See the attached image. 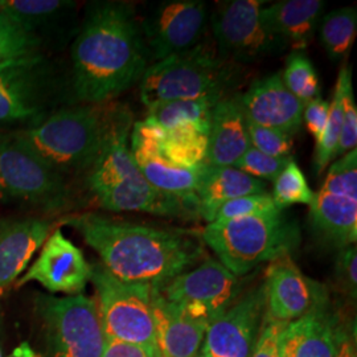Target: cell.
Here are the masks:
<instances>
[{
	"instance_id": "6da1fadb",
	"label": "cell",
	"mask_w": 357,
	"mask_h": 357,
	"mask_svg": "<svg viewBox=\"0 0 357 357\" xmlns=\"http://www.w3.org/2000/svg\"><path fill=\"white\" fill-rule=\"evenodd\" d=\"M70 56L73 91L82 103L112 102L139 84L150 61L134 7L91 3Z\"/></svg>"
},
{
	"instance_id": "7a4b0ae2",
	"label": "cell",
	"mask_w": 357,
	"mask_h": 357,
	"mask_svg": "<svg viewBox=\"0 0 357 357\" xmlns=\"http://www.w3.org/2000/svg\"><path fill=\"white\" fill-rule=\"evenodd\" d=\"M94 249L114 278L159 286L196 266L205 255L200 236L190 230L138 224L98 213L65 218Z\"/></svg>"
},
{
	"instance_id": "3957f363",
	"label": "cell",
	"mask_w": 357,
	"mask_h": 357,
	"mask_svg": "<svg viewBox=\"0 0 357 357\" xmlns=\"http://www.w3.org/2000/svg\"><path fill=\"white\" fill-rule=\"evenodd\" d=\"M132 114L119 105L102 150L86 172V187L107 212H134L176 220H196L178 199L158 191L146 180L130 151Z\"/></svg>"
},
{
	"instance_id": "277c9868",
	"label": "cell",
	"mask_w": 357,
	"mask_h": 357,
	"mask_svg": "<svg viewBox=\"0 0 357 357\" xmlns=\"http://www.w3.org/2000/svg\"><path fill=\"white\" fill-rule=\"evenodd\" d=\"M118 103H82L53 112L33 128L19 130L61 175L88 172L110 131Z\"/></svg>"
},
{
	"instance_id": "5b68a950",
	"label": "cell",
	"mask_w": 357,
	"mask_h": 357,
	"mask_svg": "<svg viewBox=\"0 0 357 357\" xmlns=\"http://www.w3.org/2000/svg\"><path fill=\"white\" fill-rule=\"evenodd\" d=\"M200 237L225 268L236 277H243L262 264L299 248L301 229L284 211L259 216L209 222Z\"/></svg>"
},
{
	"instance_id": "8992f818",
	"label": "cell",
	"mask_w": 357,
	"mask_h": 357,
	"mask_svg": "<svg viewBox=\"0 0 357 357\" xmlns=\"http://www.w3.org/2000/svg\"><path fill=\"white\" fill-rule=\"evenodd\" d=\"M240 65L221 60L204 41L190 51L149 65L139 81L146 109L159 103L221 100L240 81Z\"/></svg>"
},
{
	"instance_id": "52a82bcc",
	"label": "cell",
	"mask_w": 357,
	"mask_h": 357,
	"mask_svg": "<svg viewBox=\"0 0 357 357\" xmlns=\"http://www.w3.org/2000/svg\"><path fill=\"white\" fill-rule=\"evenodd\" d=\"M0 202L61 211L69 204L64 175L26 142L20 131L0 137Z\"/></svg>"
},
{
	"instance_id": "ba28073f",
	"label": "cell",
	"mask_w": 357,
	"mask_h": 357,
	"mask_svg": "<svg viewBox=\"0 0 357 357\" xmlns=\"http://www.w3.org/2000/svg\"><path fill=\"white\" fill-rule=\"evenodd\" d=\"M59 94L56 68L43 53L0 65V128H33L53 113Z\"/></svg>"
},
{
	"instance_id": "9c48e42d",
	"label": "cell",
	"mask_w": 357,
	"mask_h": 357,
	"mask_svg": "<svg viewBox=\"0 0 357 357\" xmlns=\"http://www.w3.org/2000/svg\"><path fill=\"white\" fill-rule=\"evenodd\" d=\"M97 308L106 339L139 345L156 356L153 286L114 278L102 265L91 266Z\"/></svg>"
},
{
	"instance_id": "30bf717a",
	"label": "cell",
	"mask_w": 357,
	"mask_h": 357,
	"mask_svg": "<svg viewBox=\"0 0 357 357\" xmlns=\"http://www.w3.org/2000/svg\"><path fill=\"white\" fill-rule=\"evenodd\" d=\"M47 357H102L105 333L94 299L82 294L38 301Z\"/></svg>"
},
{
	"instance_id": "8fae6325",
	"label": "cell",
	"mask_w": 357,
	"mask_h": 357,
	"mask_svg": "<svg viewBox=\"0 0 357 357\" xmlns=\"http://www.w3.org/2000/svg\"><path fill=\"white\" fill-rule=\"evenodd\" d=\"M264 0H225L209 15L217 56L231 64L257 63L286 50L261 19Z\"/></svg>"
},
{
	"instance_id": "7c38bea8",
	"label": "cell",
	"mask_w": 357,
	"mask_h": 357,
	"mask_svg": "<svg viewBox=\"0 0 357 357\" xmlns=\"http://www.w3.org/2000/svg\"><path fill=\"white\" fill-rule=\"evenodd\" d=\"M209 15L206 3L202 0H166L153 6L141 20L150 65L202 44Z\"/></svg>"
},
{
	"instance_id": "4fadbf2b",
	"label": "cell",
	"mask_w": 357,
	"mask_h": 357,
	"mask_svg": "<svg viewBox=\"0 0 357 357\" xmlns=\"http://www.w3.org/2000/svg\"><path fill=\"white\" fill-rule=\"evenodd\" d=\"M153 287L171 303L203 310L211 323L243 293L241 278L230 273L221 262L208 257L199 265Z\"/></svg>"
},
{
	"instance_id": "5bb4252c",
	"label": "cell",
	"mask_w": 357,
	"mask_h": 357,
	"mask_svg": "<svg viewBox=\"0 0 357 357\" xmlns=\"http://www.w3.org/2000/svg\"><path fill=\"white\" fill-rule=\"evenodd\" d=\"M264 283L243 295L213 320L205 332L199 357H250L265 315Z\"/></svg>"
},
{
	"instance_id": "9a60e30c",
	"label": "cell",
	"mask_w": 357,
	"mask_h": 357,
	"mask_svg": "<svg viewBox=\"0 0 357 357\" xmlns=\"http://www.w3.org/2000/svg\"><path fill=\"white\" fill-rule=\"evenodd\" d=\"M264 287L265 315L286 324L331 302L328 289L305 275L291 255L268 264Z\"/></svg>"
},
{
	"instance_id": "2e32d148",
	"label": "cell",
	"mask_w": 357,
	"mask_h": 357,
	"mask_svg": "<svg viewBox=\"0 0 357 357\" xmlns=\"http://www.w3.org/2000/svg\"><path fill=\"white\" fill-rule=\"evenodd\" d=\"M128 143L135 165L153 188L178 199L200 218L196 196L200 168L185 169L169 163L159 151L153 130L144 121L134 122Z\"/></svg>"
},
{
	"instance_id": "e0dca14e",
	"label": "cell",
	"mask_w": 357,
	"mask_h": 357,
	"mask_svg": "<svg viewBox=\"0 0 357 357\" xmlns=\"http://www.w3.org/2000/svg\"><path fill=\"white\" fill-rule=\"evenodd\" d=\"M91 280V266L82 252L56 229L43 245L36 261L17 282L22 287L38 282L51 293L79 295Z\"/></svg>"
},
{
	"instance_id": "ac0fdd59",
	"label": "cell",
	"mask_w": 357,
	"mask_h": 357,
	"mask_svg": "<svg viewBox=\"0 0 357 357\" xmlns=\"http://www.w3.org/2000/svg\"><path fill=\"white\" fill-rule=\"evenodd\" d=\"M237 100L249 123L290 135L302 128L305 105L284 86L281 72L257 79Z\"/></svg>"
},
{
	"instance_id": "d6986e66",
	"label": "cell",
	"mask_w": 357,
	"mask_h": 357,
	"mask_svg": "<svg viewBox=\"0 0 357 357\" xmlns=\"http://www.w3.org/2000/svg\"><path fill=\"white\" fill-rule=\"evenodd\" d=\"M156 357H197L209 323L166 301L153 286Z\"/></svg>"
},
{
	"instance_id": "ffe728a7",
	"label": "cell",
	"mask_w": 357,
	"mask_h": 357,
	"mask_svg": "<svg viewBox=\"0 0 357 357\" xmlns=\"http://www.w3.org/2000/svg\"><path fill=\"white\" fill-rule=\"evenodd\" d=\"M324 7L321 0H280L266 3L261 19L286 48L302 52L314 41Z\"/></svg>"
},
{
	"instance_id": "44dd1931",
	"label": "cell",
	"mask_w": 357,
	"mask_h": 357,
	"mask_svg": "<svg viewBox=\"0 0 357 357\" xmlns=\"http://www.w3.org/2000/svg\"><path fill=\"white\" fill-rule=\"evenodd\" d=\"M249 147V122L237 96L218 100L211 116L205 165L233 167Z\"/></svg>"
},
{
	"instance_id": "7402d4cb",
	"label": "cell",
	"mask_w": 357,
	"mask_h": 357,
	"mask_svg": "<svg viewBox=\"0 0 357 357\" xmlns=\"http://www.w3.org/2000/svg\"><path fill=\"white\" fill-rule=\"evenodd\" d=\"M51 229L43 218L0 221V295L24 271Z\"/></svg>"
},
{
	"instance_id": "603a6c76",
	"label": "cell",
	"mask_w": 357,
	"mask_h": 357,
	"mask_svg": "<svg viewBox=\"0 0 357 357\" xmlns=\"http://www.w3.org/2000/svg\"><path fill=\"white\" fill-rule=\"evenodd\" d=\"M339 321L330 302L287 323L280 336L281 357H333Z\"/></svg>"
},
{
	"instance_id": "cb8c5ba5",
	"label": "cell",
	"mask_w": 357,
	"mask_h": 357,
	"mask_svg": "<svg viewBox=\"0 0 357 357\" xmlns=\"http://www.w3.org/2000/svg\"><path fill=\"white\" fill-rule=\"evenodd\" d=\"M266 192L265 181L252 178L234 167L204 165L199 169L196 188L199 216L209 224L215 220L218 209L230 200Z\"/></svg>"
},
{
	"instance_id": "d4e9b609",
	"label": "cell",
	"mask_w": 357,
	"mask_h": 357,
	"mask_svg": "<svg viewBox=\"0 0 357 357\" xmlns=\"http://www.w3.org/2000/svg\"><path fill=\"white\" fill-rule=\"evenodd\" d=\"M311 228L320 241L343 249L357 241V199L319 190L310 205Z\"/></svg>"
},
{
	"instance_id": "484cf974",
	"label": "cell",
	"mask_w": 357,
	"mask_h": 357,
	"mask_svg": "<svg viewBox=\"0 0 357 357\" xmlns=\"http://www.w3.org/2000/svg\"><path fill=\"white\" fill-rule=\"evenodd\" d=\"M150 125L158 141L159 151L167 160L185 169L204 166L208 153V132L195 126L163 128L143 119Z\"/></svg>"
},
{
	"instance_id": "4316f807",
	"label": "cell",
	"mask_w": 357,
	"mask_h": 357,
	"mask_svg": "<svg viewBox=\"0 0 357 357\" xmlns=\"http://www.w3.org/2000/svg\"><path fill=\"white\" fill-rule=\"evenodd\" d=\"M217 101L215 98H203L159 103L147 109L144 119L163 128L195 126L209 135L212 110Z\"/></svg>"
},
{
	"instance_id": "83f0119b",
	"label": "cell",
	"mask_w": 357,
	"mask_h": 357,
	"mask_svg": "<svg viewBox=\"0 0 357 357\" xmlns=\"http://www.w3.org/2000/svg\"><path fill=\"white\" fill-rule=\"evenodd\" d=\"M75 8V1L64 0H7L3 1L0 11L40 38V28L56 24Z\"/></svg>"
},
{
	"instance_id": "f1b7e54d",
	"label": "cell",
	"mask_w": 357,
	"mask_h": 357,
	"mask_svg": "<svg viewBox=\"0 0 357 357\" xmlns=\"http://www.w3.org/2000/svg\"><path fill=\"white\" fill-rule=\"evenodd\" d=\"M318 32L320 43L332 61L345 60L356 38V7H342L321 16Z\"/></svg>"
},
{
	"instance_id": "f546056e",
	"label": "cell",
	"mask_w": 357,
	"mask_h": 357,
	"mask_svg": "<svg viewBox=\"0 0 357 357\" xmlns=\"http://www.w3.org/2000/svg\"><path fill=\"white\" fill-rule=\"evenodd\" d=\"M282 81L294 97L303 105L320 97V81L315 66L303 52H291L286 60Z\"/></svg>"
},
{
	"instance_id": "4dcf8cb0",
	"label": "cell",
	"mask_w": 357,
	"mask_h": 357,
	"mask_svg": "<svg viewBox=\"0 0 357 357\" xmlns=\"http://www.w3.org/2000/svg\"><path fill=\"white\" fill-rule=\"evenodd\" d=\"M270 195L277 208L281 211L294 204L310 206L315 197V192L310 188L303 171L294 159L283 168L278 178L273 181V192Z\"/></svg>"
},
{
	"instance_id": "1f68e13d",
	"label": "cell",
	"mask_w": 357,
	"mask_h": 357,
	"mask_svg": "<svg viewBox=\"0 0 357 357\" xmlns=\"http://www.w3.org/2000/svg\"><path fill=\"white\" fill-rule=\"evenodd\" d=\"M43 40L0 11V65L41 52Z\"/></svg>"
},
{
	"instance_id": "d6a6232c",
	"label": "cell",
	"mask_w": 357,
	"mask_h": 357,
	"mask_svg": "<svg viewBox=\"0 0 357 357\" xmlns=\"http://www.w3.org/2000/svg\"><path fill=\"white\" fill-rule=\"evenodd\" d=\"M336 86L340 91L342 103V134L336 153V158H340L357 147V106L352 86V75L347 63L343 64L339 72Z\"/></svg>"
},
{
	"instance_id": "836d02e7",
	"label": "cell",
	"mask_w": 357,
	"mask_h": 357,
	"mask_svg": "<svg viewBox=\"0 0 357 357\" xmlns=\"http://www.w3.org/2000/svg\"><path fill=\"white\" fill-rule=\"evenodd\" d=\"M340 134H342V103H340V91L335 85L332 101L330 102L328 121L315 144L314 169L317 175H321L336 159Z\"/></svg>"
},
{
	"instance_id": "e575fe53",
	"label": "cell",
	"mask_w": 357,
	"mask_h": 357,
	"mask_svg": "<svg viewBox=\"0 0 357 357\" xmlns=\"http://www.w3.org/2000/svg\"><path fill=\"white\" fill-rule=\"evenodd\" d=\"M320 190L357 199V149L332 163Z\"/></svg>"
},
{
	"instance_id": "d590c367",
	"label": "cell",
	"mask_w": 357,
	"mask_h": 357,
	"mask_svg": "<svg viewBox=\"0 0 357 357\" xmlns=\"http://www.w3.org/2000/svg\"><path fill=\"white\" fill-rule=\"evenodd\" d=\"M275 211H281V209L277 208L270 192L248 195V196L230 200L222 205L218 209L213 221H227V220H236V218H243V217L259 216V215L273 213Z\"/></svg>"
},
{
	"instance_id": "8d00e7d4",
	"label": "cell",
	"mask_w": 357,
	"mask_h": 357,
	"mask_svg": "<svg viewBox=\"0 0 357 357\" xmlns=\"http://www.w3.org/2000/svg\"><path fill=\"white\" fill-rule=\"evenodd\" d=\"M293 158H274L266 153H261L253 149L252 146L243 153L234 165V168L240 169L243 174L262 181H274L283 171V168L289 165Z\"/></svg>"
},
{
	"instance_id": "74e56055",
	"label": "cell",
	"mask_w": 357,
	"mask_h": 357,
	"mask_svg": "<svg viewBox=\"0 0 357 357\" xmlns=\"http://www.w3.org/2000/svg\"><path fill=\"white\" fill-rule=\"evenodd\" d=\"M250 146L274 158H293L294 135L274 128H262L249 123Z\"/></svg>"
},
{
	"instance_id": "f35d334b",
	"label": "cell",
	"mask_w": 357,
	"mask_h": 357,
	"mask_svg": "<svg viewBox=\"0 0 357 357\" xmlns=\"http://www.w3.org/2000/svg\"><path fill=\"white\" fill-rule=\"evenodd\" d=\"M335 282L340 293L355 302L357 296V252L356 245H351L339 250L335 261Z\"/></svg>"
},
{
	"instance_id": "ab89813d",
	"label": "cell",
	"mask_w": 357,
	"mask_h": 357,
	"mask_svg": "<svg viewBox=\"0 0 357 357\" xmlns=\"http://www.w3.org/2000/svg\"><path fill=\"white\" fill-rule=\"evenodd\" d=\"M284 327L286 323L275 321L264 315L261 331L250 357H281L280 336Z\"/></svg>"
},
{
	"instance_id": "60d3db41",
	"label": "cell",
	"mask_w": 357,
	"mask_h": 357,
	"mask_svg": "<svg viewBox=\"0 0 357 357\" xmlns=\"http://www.w3.org/2000/svg\"><path fill=\"white\" fill-rule=\"evenodd\" d=\"M328 115H330V102L320 97L305 105L303 122L306 125L307 131L315 138V141L319 138L323 130L326 128Z\"/></svg>"
},
{
	"instance_id": "b9f144b4",
	"label": "cell",
	"mask_w": 357,
	"mask_h": 357,
	"mask_svg": "<svg viewBox=\"0 0 357 357\" xmlns=\"http://www.w3.org/2000/svg\"><path fill=\"white\" fill-rule=\"evenodd\" d=\"M333 357H357L355 320L351 321V320H342L340 318L337 330H336Z\"/></svg>"
},
{
	"instance_id": "7bdbcfd3",
	"label": "cell",
	"mask_w": 357,
	"mask_h": 357,
	"mask_svg": "<svg viewBox=\"0 0 357 357\" xmlns=\"http://www.w3.org/2000/svg\"><path fill=\"white\" fill-rule=\"evenodd\" d=\"M102 357H156L153 352L139 345L106 339Z\"/></svg>"
},
{
	"instance_id": "ee69618b",
	"label": "cell",
	"mask_w": 357,
	"mask_h": 357,
	"mask_svg": "<svg viewBox=\"0 0 357 357\" xmlns=\"http://www.w3.org/2000/svg\"><path fill=\"white\" fill-rule=\"evenodd\" d=\"M1 4H3V0H0V7H1Z\"/></svg>"
},
{
	"instance_id": "f6af8a7d",
	"label": "cell",
	"mask_w": 357,
	"mask_h": 357,
	"mask_svg": "<svg viewBox=\"0 0 357 357\" xmlns=\"http://www.w3.org/2000/svg\"><path fill=\"white\" fill-rule=\"evenodd\" d=\"M197 357H199V356H197Z\"/></svg>"
}]
</instances>
